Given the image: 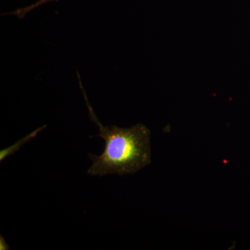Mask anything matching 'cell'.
<instances>
[{
	"label": "cell",
	"mask_w": 250,
	"mask_h": 250,
	"mask_svg": "<svg viewBox=\"0 0 250 250\" xmlns=\"http://www.w3.org/2000/svg\"><path fill=\"white\" fill-rule=\"evenodd\" d=\"M0 250H9V247L6 244L4 238L2 236L0 237Z\"/></svg>",
	"instance_id": "obj_4"
},
{
	"label": "cell",
	"mask_w": 250,
	"mask_h": 250,
	"mask_svg": "<svg viewBox=\"0 0 250 250\" xmlns=\"http://www.w3.org/2000/svg\"><path fill=\"white\" fill-rule=\"evenodd\" d=\"M45 127V126H44L43 127H41L39 128V129L35 130V131H33L31 134L23 138V139H21V141H18V142L16 143V144H14V146H11V147L1 150V152H0V161L4 160L6 156H9L11 155V154H14V152H16V151L18 150L19 148H21V146H22L23 145L27 143L28 141H31L33 138L36 137V135L39 134L41 130H42V129Z\"/></svg>",
	"instance_id": "obj_2"
},
{
	"label": "cell",
	"mask_w": 250,
	"mask_h": 250,
	"mask_svg": "<svg viewBox=\"0 0 250 250\" xmlns=\"http://www.w3.org/2000/svg\"><path fill=\"white\" fill-rule=\"evenodd\" d=\"M79 83L89 112L91 121L99 128L96 137L105 142L104 150L100 156L90 154L93 164L88 173L92 176L133 174L149 165L151 162L150 131L146 125L138 124L130 128L113 125L104 126L95 115L89 103L80 75Z\"/></svg>",
	"instance_id": "obj_1"
},
{
	"label": "cell",
	"mask_w": 250,
	"mask_h": 250,
	"mask_svg": "<svg viewBox=\"0 0 250 250\" xmlns=\"http://www.w3.org/2000/svg\"><path fill=\"white\" fill-rule=\"evenodd\" d=\"M59 0H39L34 4L29 5V6H26V7L21 8L12 11V12L6 13V14H2V16H17L19 19H23L25 17L26 15L28 13L31 12L33 10L37 9L40 7L42 5L47 4L49 2H53V1H57Z\"/></svg>",
	"instance_id": "obj_3"
}]
</instances>
